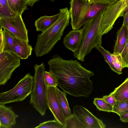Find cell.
<instances>
[{"label":"cell","mask_w":128,"mask_h":128,"mask_svg":"<svg viewBox=\"0 0 128 128\" xmlns=\"http://www.w3.org/2000/svg\"><path fill=\"white\" fill-rule=\"evenodd\" d=\"M102 98L112 107L116 102L114 96L110 94L108 95L104 96Z\"/></svg>","instance_id":"31"},{"label":"cell","mask_w":128,"mask_h":128,"mask_svg":"<svg viewBox=\"0 0 128 128\" xmlns=\"http://www.w3.org/2000/svg\"><path fill=\"white\" fill-rule=\"evenodd\" d=\"M35 128H64V126L54 119V120L44 122L40 124Z\"/></svg>","instance_id":"26"},{"label":"cell","mask_w":128,"mask_h":128,"mask_svg":"<svg viewBox=\"0 0 128 128\" xmlns=\"http://www.w3.org/2000/svg\"><path fill=\"white\" fill-rule=\"evenodd\" d=\"M0 26L16 37L28 42V30L22 15L17 14L12 18H0Z\"/></svg>","instance_id":"7"},{"label":"cell","mask_w":128,"mask_h":128,"mask_svg":"<svg viewBox=\"0 0 128 128\" xmlns=\"http://www.w3.org/2000/svg\"><path fill=\"white\" fill-rule=\"evenodd\" d=\"M56 91L58 98L64 115L66 118L71 114L68 101L66 97V92L60 90L57 86Z\"/></svg>","instance_id":"18"},{"label":"cell","mask_w":128,"mask_h":128,"mask_svg":"<svg viewBox=\"0 0 128 128\" xmlns=\"http://www.w3.org/2000/svg\"><path fill=\"white\" fill-rule=\"evenodd\" d=\"M92 4L97 3H103L110 4L117 0H88Z\"/></svg>","instance_id":"32"},{"label":"cell","mask_w":128,"mask_h":128,"mask_svg":"<svg viewBox=\"0 0 128 128\" xmlns=\"http://www.w3.org/2000/svg\"><path fill=\"white\" fill-rule=\"evenodd\" d=\"M128 112V100L123 102L116 101L113 107L112 112L119 116Z\"/></svg>","instance_id":"25"},{"label":"cell","mask_w":128,"mask_h":128,"mask_svg":"<svg viewBox=\"0 0 128 128\" xmlns=\"http://www.w3.org/2000/svg\"><path fill=\"white\" fill-rule=\"evenodd\" d=\"M128 34L127 27L122 25L116 32V38L113 49L114 52L120 54L127 41Z\"/></svg>","instance_id":"14"},{"label":"cell","mask_w":128,"mask_h":128,"mask_svg":"<svg viewBox=\"0 0 128 128\" xmlns=\"http://www.w3.org/2000/svg\"><path fill=\"white\" fill-rule=\"evenodd\" d=\"M60 14L56 21L46 30L38 34L34 50L36 56L40 57L49 53L61 39L70 18L67 8L60 9Z\"/></svg>","instance_id":"2"},{"label":"cell","mask_w":128,"mask_h":128,"mask_svg":"<svg viewBox=\"0 0 128 128\" xmlns=\"http://www.w3.org/2000/svg\"><path fill=\"white\" fill-rule=\"evenodd\" d=\"M110 94L116 101L123 102L128 100V77Z\"/></svg>","instance_id":"17"},{"label":"cell","mask_w":128,"mask_h":128,"mask_svg":"<svg viewBox=\"0 0 128 128\" xmlns=\"http://www.w3.org/2000/svg\"><path fill=\"white\" fill-rule=\"evenodd\" d=\"M109 4L103 3L92 4L87 14L83 18L78 27L79 29L104 9Z\"/></svg>","instance_id":"16"},{"label":"cell","mask_w":128,"mask_h":128,"mask_svg":"<svg viewBox=\"0 0 128 128\" xmlns=\"http://www.w3.org/2000/svg\"><path fill=\"white\" fill-rule=\"evenodd\" d=\"M40 0H27L28 5L32 7L35 3Z\"/></svg>","instance_id":"35"},{"label":"cell","mask_w":128,"mask_h":128,"mask_svg":"<svg viewBox=\"0 0 128 128\" xmlns=\"http://www.w3.org/2000/svg\"><path fill=\"white\" fill-rule=\"evenodd\" d=\"M94 48L102 54L105 60L108 64L110 69L115 72L120 74L119 72L115 68L113 64L111 57L112 54L110 52L105 49L101 45H99Z\"/></svg>","instance_id":"23"},{"label":"cell","mask_w":128,"mask_h":128,"mask_svg":"<svg viewBox=\"0 0 128 128\" xmlns=\"http://www.w3.org/2000/svg\"><path fill=\"white\" fill-rule=\"evenodd\" d=\"M73 113L85 128H105L106 125L87 109L82 106L77 105L73 109Z\"/></svg>","instance_id":"9"},{"label":"cell","mask_w":128,"mask_h":128,"mask_svg":"<svg viewBox=\"0 0 128 128\" xmlns=\"http://www.w3.org/2000/svg\"><path fill=\"white\" fill-rule=\"evenodd\" d=\"M35 73L33 77L32 91L30 94V104L40 114L44 116L47 104V86L45 81L44 73L45 70L44 64L35 65Z\"/></svg>","instance_id":"4"},{"label":"cell","mask_w":128,"mask_h":128,"mask_svg":"<svg viewBox=\"0 0 128 128\" xmlns=\"http://www.w3.org/2000/svg\"><path fill=\"white\" fill-rule=\"evenodd\" d=\"M45 82L47 86H58V84L53 75L50 72L45 71L44 73Z\"/></svg>","instance_id":"28"},{"label":"cell","mask_w":128,"mask_h":128,"mask_svg":"<svg viewBox=\"0 0 128 128\" xmlns=\"http://www.w3.org/2000/svg\"><path fill=\"white\" fill-rule=\"evenodd\" d=\"M126 26L128 31V26ZM120 55L122 60L123 68H128V34L126 45Z\"/></svg>","instance_id":"29"},{"label":"cell","mask_w":128,"mask_h":128,"mask_svg":"<svg viewBox=\"0 0 128 128\" xmlns=\"http://www.w3.org/2000/svg\"><path fill=\"white\" fill-rule=\"evenodd\" d=\"M84 29L83 27L81 29L72 30L64 38L63 43L64 46L74 53L77 52L81 46Z\"/></svg>","instance_id":"11"},{"label":"cell","mask_w":128,"mask_h":128,"mask_svg":"<svg viewBox=\"0 0 128 128\" xmlns=\"http://www.w3.org/2000/svg\"><path fill=\"white\" fill-rule=\"evenodd\" d=\"M122 16L124 19L122 25L128 26V11H125Z\"/></svg>","instance_id":"34"},{"label":"cell","mask_w":128,"mask_h":128,"mask_svg":"<svg viewBox=\"0 0 128 128\" xmlns=\"http://www.w3.org/2000/svg\"><path fill=\"white\" fill-rule=\"evenodd\" d=\"M8 6L16 14L22 16L25 10H28L27 0H8Z\"/></svg>","instance_id":"19"},{"label":"cell","mask_w":128,"mask_h":128,"mask_svg":"<svg viewBox=\"0 0 128 128\" xmlns=\"http://www.w3.org/2000/svg\"><path fill=\"white\" fill-rule=\"evenodd\" d=\"M69 10L72 30H78L79 24L92 4L88 0H70Z\"/></svg>","instance_id":"8"},{"label":"cell","mask_w":128,"mask_h":128,"mask_svg":"<svg viewBox=\"0 0 128 128\" xmlns=\"http://www.w3.org/2000/svg\"><path fill=\"white\" fill-rule=\"evenodd\" d=\"M103 10L84 26L81 46L78 50L73 54L75 58L80 61L84 62L86 56L90 54L93 48L101 45L102 35L100 32L99 27Z\"/></svg>","instance_id":"3"},{"label":"cell","mask_w":128,"mask_h":128,"mask_svg":"<svg viewBox=\"0 0 128 128\" xmlns=\"http://www.w3.org/2000/svg\"><path fill=\"white\" fill-rule=\"evenodd\" d=\"M47 104L55 119L61 123L64 127L66 118L64 116L56 94V87L48 86Z\"/></svg>","instance_id":"10"},{"label":"cell","mask_w":128,"mask_h":128,"mask_svg":"<svg viewBox=\"0 0 128 128\" xmlns=\"http://www.w3.org/2000/svg\"><path fill=\"white\" fill-rule=\"evenodd\" d=\"M5 46V40L2 28H0V53L4 51Z\"/></svg>","instance_id":"30"},{"label":"cell","mask_w":128,"mask_h":128,"mask_svg":"<svg viewBox=\"0 0 128 128\" xmlns=\"http://www.w3.org/2000/svg\"><path fill=\"white\" fill-rule=\"evenodd\" d=\"M128 11V6L127 8V9L125 11Z\"/></svg>","instance_id":"37"},{"label":"cell","mask_w":128,"mask_h":128,"mask_svg":"<svg viewBox=\"0 0 128 128\" xmlns=\"http://www.w3.org/2000/svg\"><path fill=\"white\" fill-rule=\"evenodd\" d=\"M8 0H0V18H12L16 15L9 8Z\"/></svg>","instance_id":"22"},{"label":"cell","mask_w":128,"mask_h":128,"mask_svg":"<svg viewBox=\"0 0 128 128\" xmlns=\"http://www.w3.org/2000/svg\"><path fill=\"white\" fill-rule=\"evenodd\" d=\"M3 32L5 43L4 52H10L16 54L14 43V36L6 29H4Z\"/></svg>","instance_id":"20"},{"label":"cell","mask_w":128,"mask_h":128,"mask_svg":"<svg viewBox=\"0 0 128 128\" xmlns=\"http://www.w3.org/2000/svg\"><path fill=\"white\" fill-rule=\"evenodd\" d=\"M120 120L124 122H128V112L119 115Z\"/></svg>","instance_id":"33"},{"label":"cell","mask_w":128,"mask_h":128,"mask_svg":"<svg viewBox=\"0 0 128 128\" xmlns=\"http://www.w3.org/2000/svg\"><path fill=\"white\" fill-rule=\"evenodd\" d=\"M49 72L64 92L75 97H88L93 90L90 78L94 72L83 66L77 60H66L54 55L48 62Z\"/></svg>","instance_id":"1"},{"label":"cell","mask_w":128,"mask_h":128,"mask_svg":"<svg viewBox=\"0 0 128 128\" xmlns=\"http://www.w3.org/2000/svg\"><path fill=\"white\" fill-rule=\"evenodd\" d=\"M33 77L26 74L15 86L8 91L0 94V104L20 102L24 100L32 91Z\"/></svg>","instance_id":"5"},{"label":"cell","mask_w":128,"mask_h":128,"mask_svg":"<svg viewBox=\"0 0 128 128\" xmlns=\"http://www.w3.org/2000/svg\"><path fill=\"white\" fill-rule=\"evenodd\" d=\"M14 43L16 54L21 59H26L31 54L33 50L28 42L14 36Z\"/></svg>","instance_id":"13"},{"label":"cell","mask_w":128,"mask_h":128,"mask_svg":"<svg viewBox=\"0 0 128 128\" xmlns=\"http://www.w3.org/2000/svg\"><path fill=\"white\" fill-rule=\"evenodd\" d=\"M111 57L114 67L118 72L120 74H122V64L120 55L118 53L114 52L112 54Z\"/></svg>","instance_id":"27"},{"label":"cell","mask_w":128,"mask_h":128,"mask_svg":"<svg viewBox=\"0 0 128 128\" xmlns=\"http://www.w3.org/2000/svg\"><path fill=\"white\" fill-rule=\"evenodd\" d=\"M50 1H52V2H54V1L55 0H50Z\"/></svg>","instance_id":"36"},{"label":"cell","mask_w":128,"mask_h":128,"mask_svg":"<svg viewBox=\"0 0 128 128\" xmlns=\"http://www.w3.org/2000/svg\"><path fill=\"white\" fill-rule=\"evenodd\" d=\"M93 104L99 110L112 112L113 107L102 98H94Z\"/></svg>","instance_id":"24"},{"label":"cell","mask_w":128,"mask_h":128,"mask_svg":"<svg viewBox=\"0 0 128 128\" xmlns=\"http://www.w3.org/2000/svg\"><path fill=\"white\" fill-rule=\"evenodd\" d=\"M60 14V12L55 15L41 16L35 22L34 25L37 31L43 32L50 27L58 20Z\"/></svg>","instance_id":"15"},{"label":"cell","mask_w":128,"mask_h":128,"mask_svg":"<svg viewBox=\"0 0 128 128\" xmlns=\"http://www.w3.org/2000/svg\"><path fill=\"white\" fill-rule=\"evenodd\" d=\"M64 128H85L76 115L74 113L66 119Z\"/></svg>","instance_id":"21"},{"label":"cell","mask_w":128,"mask_h":128,"mask_svg":"<svg viewBox=\"0 0 128 128\" xmlns=\"http://www.w3.org/2000/svg\"><path fill=\"white\" fill-rule=\"evenodd\" d=\"M20 58L15 54L4 52L0 53V85L6 84L14 70L20 65Z\"/></svg>","instance_id":"6"},{"label":"cell","mask_w":128,"mask_h":128,"mask_svg":"<svg viewBox=\"0 0 128 128\" xmlns=\"http://www.w3.org/2000/svg\"><path fill=\"white\" fill-rule=\"evenodd\" d=\"M16 114L11 106L0 104V128H11L16 123Z\"/></svg>","instance_id":"12"}]
</instances>
